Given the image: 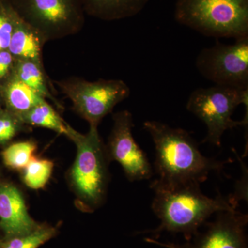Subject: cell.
<instances>
[{"label": "cell", "mask_w": 248, "mask_h": 248, "mask_svg": "<svg viewBox=\"0 0 248 248\" xmlns=\"http://www.w3.org/2000/svg\"><path fill=\"white\" fill-rule=\"evenodd\" d=\"M22 21L46 42L79 33L84 27L83 0H6Z\"/></svg>", "instance_id": "obj_5"}, {"label": "cell", "mask_w": 248, "mask_h": 248, "mask_svg": "<svg viewBox=\"0 0 248 248\" xmlns=\"http://www.w3.org/2000/svg\"><path fill=\"white\" fill-rule=\"evenodd\" d=\"M16 59L8 50H0V79L14 73Z\"/></svg>", "instance_id": "obj_22"}, {"label": "cell", "mask_w": 248, "mask_h": 248, "mask_svg": "<svg viewBox=\"0 0 248 248\" xmlns=\"http://www.w3.org/2000/svg\"><path fill=\"white\" fill-rule=\"evenodd\" d=\"M1 50V47H0V50Z\"/></svg>", "instance_id": "obj_23"}, {"label": "cell", "mask_w": 248, "mask_h": 248, "mask_svg": "<svg viewBox=\"0 0 248 248\" xmlns=\"http://www.w3.org/2000/svg\"><path fill=\"white\" fill-rule=\"evenodd\" d=\"M233 151L235 152L236 157L239 162H241L243 170L242 178L241 180L238 181L236 183L234 194L230 196V197L228 198L232 206L234 209H236L241 201L244 200L248 202V169L247 167L245 166L244 162H243L242 159L239 157L235 150H233Z\"/></svg>", "instance_id": "obj_21"}, {"label": "cell", "mask_w": 248, "mask_h": 248, "mask_svg": "<svg viewBox=\"0 0 248 248\" xmlns=\"http://www.w3.org/2000/svg\"><path fill=\"white\" fill-rule=\"evenodd\" d=\"M248 214L236 210L218 212L213 222H205L204 231H199L185 244L161 242L151 237L145 241L165 248H248Z\"/></svg>", "instance_id": "obj_9"}, {"label": "cell", "mask_w": 248, "mask_h": 248, "mask_svg": "<svg viewBox=\"0 0 248 248\" xmlns=\"http://www.w3.org/2000/svg\"><path fill=\"white\" fill-rule=\"evenodd\" d=\"M174 17L206 37H248V0H176Z\"/></svg>", "instance_id": "obj_3"}, {"label": "cell", "mask_w": 248, "mask_h": 248, "mask_svg": "<svg viewBox=\"0 0 248 248\" xmlns=\"http://www.w3.org/2000/svg\"><path fill=\"white\" fill-rule=\"evenodd\" d=\"M22 123L32 126L50 129L56 133L66 135L67 123L55 109L45 102L35 106L19 117Z\"/></svg>", "instance_id": "obj_16"}, {"label": "cell", "mask_w": 248, "mask_h": 248, "mask_svg": "<svg viewBox=\"0 0 248 248\" xmlns=\"http://www.w3.org/2000/svg\"><path fill=\"white\" fill-rule=\"evenodd\" d=\"M151 188L155 192L152 209L160 220V224L155 229L140 232L139 234H153V239H157L161 233L169 232L180 233L189 241L212 215L236 210L228 198L220 193L215 198L204 195L200 184Z\"/></svg>", "instance_id": "obj_2"}, {"label": "cell", "mask_w": 248, "mask_h": 248, "mask_svg": "<svg viewBox=\"0 0 248 248\" xmlns=\"http://www.w3.org/2000/svg\"><path fill=\"white\" fill-rule=\"evenodd\" d=\"M13 76L27 85L46 100H51L57 107H61L49 90L42 63L31 60H16Z\"/></svg>", "instance_id": "obj_15"}, {"label": "cell", "mask_w": 248, "mask_h": 248, "mask_svg": "<svg viewBox=\"0 0 248 248\" xmlns=\"http://www.w3.org/2000/svg\"><path fill=\"white\" fill-rule=\"evenodd\" d=\"M195 66L217 86L248 89V37L235 40L232 45L217 42L203 48L196 58Z\"/></svg>", "instance_id": "obj_8"}, {"label": "cell", "mask_w": 248, "mask_h": 248, "mask_svg": "<svg viewBox=\"0 0 248 248\" xmlns=\"http://www.w3.org/2000/svg\"><path fill=\"white\" fill-rule=\"evenodd\" d=\"M150 0H83L85 14L101 20L115 21L134 17Z\"/></svg>", "instance_id": "obj_13"}, {"label": "cell", "mask_w": 248, "mask_h": 248, "mask_svg": "<svg viewBox=\"0 0 248 248\" xmlns=\"http://www.w3.org/2000/svg\"><path fill=\"white\" fill-rule=\"evenodd\" d=\"M98 126L90 125L89 132L81 134L67 124L66 136L76 143L77 156L71 170L73 189L86 210H95L105 200L108 183L106 147Z\"/></svg>", "instance_id": "obj_4"}, {"label": "cell", "mask_w": 248, "mask_h": 248, "mask_svg": "<svg viewBox=\"0 0 248 248\" xmlns=\"http://www.w3.org/2000/svg\"><path fill=\"white\" fill-rule=\"evenodd\" d=\"M73 104V109L90 125L98 126L114 108L130 96V89L123 80L99 79L90 81L79 78L55 81Z\"/></svg>", "instance_id": "obj_7"}, {"label": "cell", "mask_w": 248, "mask_h": 248, "mask_svg": "<svg viewBox=\"0 0 248 248\" xmlns=\"http://www.w3.org/2000/svg\"><path fill=\"white\" fill-rule=\"evenodd\" d=\"M54 164L48 159L33 157L23 170V181L29 188H43L51 176Z\"/></svg>", "instance_id": "obj_19"}, {"label": "cell", "mask_w": 248, "mask_h": 248, "mask_svg": "<svg viewBox=\"0 0 248 248\" xmlns=\"http://www.w3.org/2000/svg\"><path fill=\"white\" fill-rule=\"evenodd\" d=\"M46 43L37 31L16 15L14 31L7 48L16 60H31L42 63V49Z\"/></svg>", "instance_id": "obj_12"}, {"label": "cell", "mask_w": 248, "mask_h": 248, "mask_svg": "<svg viewBox=\"0 0 248 248\" xmlns=\"http://www.w3.org/2000/svg\"><path fill=\"white\" fill-rule=\"evenodd\" d=\"M24 125L18 116L9 111L0 115V144L12 140Z\"/></svg>", "instance_id": "obj_20"}, {"label": "cell", "mask_w": 248, "mask_h": 248, "mask_svg": "<svg viewBox=\"0 0 248 248\" xmlns=\"http://www.w3.org/2000/svg\"><path fill=\"white\" fill-rule=\"evenodd\" d=\"M241 104L248 109V89L215 85L195 90L188 98L186 108L206 125L207 135L203 143L220 146L222 136L226 130L248 125V121L232 119Z\"/></svg>", "instance_id": "obj_6"}, {"label": "cell", "mask_w": 248, "mask_h": 248, "mask_svg": "<svg viewBox=\"0 0 248 248\" xmlns=\"http://www.w3.org/2000/svg\"><path fill=\"white\" fill-rule=\"evenodd\" d=\"M4 95L9 112L19 117L35 106L46 102L13 75L5 85Z\"/></svg>", "instance_id": "obj_14"}, {"label": "cell", "mask_w": 248, "mask_h": 248, "mask_svg": "<svg viewBox=\"0 0 248 248\" xmlns=\"http://www.w3.org/2000/svg\"><path fill=\"white\" fill-rule=\"evenodd\" d=\"M28 213L25 201L16 186L0 185V229L5 238L28 234L38 228Z\"/></svg>", "instance_id": "obj_11"}, {"label": "cell", "mask_w": 248, "mask_h": 248, "mask_svg": "<svg viewBox=\"0 0 248 248\" xmlns=\"http://www.w3.org/2000/svg\"><path fill=\"white\" fill-rule=\"evenodd\" d=\"M143 128L151 135L155 148V171L158 178L151 187H171L200 184L212 172H220L232 162L204 156L188 132L158 121H146Z\"/></svg>", "instance_id": "obj_1"}, {"label": "cell", "mask_w": 248, "mask_h": 248, "mask_svg": "<svg viewBox=\"0 0 248 248\" xmlns=\"http://www.w3.org/2000/svg\"><path fill=\"white\" fill-rule=\"evenodd\" d=\"M113 126L106 148L109 160L117 161L130 182L151 179L153 171L146 153L133 135V115L128 110L114 114Z\"/></svg>", "instance_id": "obj_10"}, {"label": "cell", "mask_w": 248, "mask_h": 248, "mask_svg": "<svg viewBox=\"0 0 248 248\" xmlns=\"http://www.w3.org/2000/svg\"><path fill=\"white\" fill-rule=\"evenodd\" d=\"M37 150L35 141H23L16 142L5 148L1 153L4 164L10 169L23 170L31 159Z\"/></svg>", "instance_id": "obj_18"}, {"label": "cell", "mask_w": 248, "mask_h": 248, "mask_svg": "<svg viewBox=\"0 0 248 248\" xmlns=\"http://www.w3.org/2000/svg\"><path fill=\"white\" fill-rule=\"evenodd\" d=\"M58 230L48 225H40L28 234L5 238L0 248H38L56 236Z\"/></svg>", "instance_id": "obj_17"}]
</instances>
